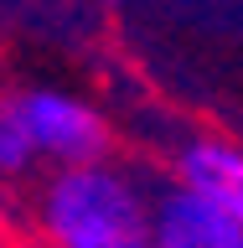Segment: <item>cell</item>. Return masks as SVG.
<instances>
[{
    "label": "cell",
    "instance_id": "cell-1",
    "mask_svg": "<svg viewBox=\"0 0 243 248\" xmlns=\"http://www.w3.org/2000/svg\"><path fill=\"white\" fill-rule=\"evenodd\" d=\"M36 232L47 248H150V197L114 160L52 170L36 186Z\"/></svg>",
    "mask_w": 243,
    "mask_h": 248
},
{
    "label": "cell",
    "instance_id": "cell-2",
    "mask_svg": "<svg viewBox=\"0 0 243 248\" xmlns=\"http://www.w3.org/2000/svg\"><path fill=\"white\" fill-rule=\"evenodd\" d=\"M11 104L21 114V124H26V135H31L36 160H52L57 170L109 160V119L93 104H83L73 93H57V88L11 93Z\"/></svg>",
    "mask_w": 243,
    "mask_h": 248
},
{
    "label": "cell",
    "instance_id": "cell-3",
    "mask_svg": "<svg viewBox=\"0 0 243 248\" xmlns=\"http://www.w3.org/2000/svg\"><path fill=\"white\" fill-rule=\"evenodd\" d=\"M176 186L207 202L217 217L243 228V145L217 135H197L176 150Z\"/></svg>",
    "mask_w": 243,
    "mask_h": 248
},
{
    "label": "cell",
    "instance_id": "cell-4",
    "mask_svg": "<svg viewBox=\"0 0 243 248\" xmlns=\"http://www.w3.org/2000/svg\"><path fill=\"white\" fill-rule=\"evenodd\" d=\"M150 248H243V228L181 186H161L150 197Z\"/></svg>",
    "mask_w": 243,
    "mask_h": 248
},
{
    "label": "cell",
    "instance_id": "cell-5",
    "mask_svg": "<svg viewBox=\"0 0 243 248\" xmlns=\"http://www.w3.org/2000/svg\"><path fill=\"white\" fill-rule=\"evenodd\" d=\"M26 170H36L31 135H26V124H21V114H16V104L0 98V176L16 181V176H26Z\"/></svg>",
    "mask_w": 243,
    "mask_h": 248
},
{
    "label": "cell",
    "instance_id": "cell-6",
    "mask_svg": "<svg viewBox=\"0 0 243 248\" xmlns=\"http://www.w3.org/2000/svg\"><path fill=\"white\" fill-rule=\"evenodd\" d=\"M93 5H119V0H93Z\"/></svg>",
    "mask_w": 243,
    "mask_h": 248
}]
</instances>
